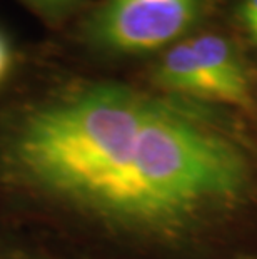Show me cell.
I'll return each mask as SVG.
<instances>
[{"mask_svg": "<svg viewBox=\"0 0 257 259\" xmlns=\"http://www.w3.org/2000/svg\"><path fill=\"white\" fill-rule=\"evenodd\" d=\"M249 184L242 151L177 97L54 69L0 96V226L82 256L177 251Z\"/></svg>", "mask_w": 257, "mask_h": 259, "instance_id": "6da1fadb", "label": "cell"}, {"mask_svg": "<svg viewBox=\"0 0 257 259\" xmlns=\"http://www.w3.org/2000/svg\"><path fill=\"white\" fill-rule=\"evenodd\" d=\"M204 0H107L84 27V42L106 56L169 49L199 20Z\"/></svg>", "mask_w": 257, "mask_h": 259, "instance_id": "7a4b0ae2", "label": "cell"}, {"mask_svg": "<svg viewBox=\"0 0 257 259\" xmlns=\"http://www.w3.org/2000/svg\"><path fill=\"white\" fill-rule=\"evenodd\" d=\"M202 67L216 89L217 102L250 109L252 92L247 69L236 46L221 35H197L189 38Z\"/></svg>", "mask_w": 257, "mask_h": 259, "instance_id": "3957f363", "label": "cell"}, {"mask_svg": "<svg viewBox=\"0 0 257 259\" xmlns=\"http://www.w3.org/2000/svg\"><path fill=\"white\" fill-rule=\"evenodd\" d=\"M152 82L172 97L217 101L216 89L189 40L174 44L154 64Z\"/></svg>", "mask_w": 257, "mask_h": 259, "instance_id": "277c9868", "label": "cell"}, {"mask_svg": "<svg viewBox=\"0 0 257 259\" xmlns=\"http://www.w3.org/2000/svg\"><path fill=\"white\" fill-rule=\"evenodd\" d=\"M0 259H89L45 236L0 226Z\"/></svg>", "mask_w": 257, "mask_h": 259, "instance_id": "5b68a950", "label": "cell"}, {"mask_svg": "<svg viewBox=\"0 0 257 259\" xmlns=\"http://www.w3.org/2000/svg\"><path fill=\"white\" fill-rule=\"evenodd\" d=\"M20 67L19 54L12 40L0 30V96L14 84Z\"/></svg>", "mask_w": 257, "mask_h": 259, "instance_id": "8992f818", "label": "cell"}, {"mask_svg": "<svg viewBox=\"0 0 257 259\" xmlns=\"http://www.w3.org/2000/svg\"><path fill=\"white\" fill-rule=\"evenodd\" d=\"M236 17L249 42L257 47V0H240Z\"/></svg>", "mask_w": 257, "mask_h": 259, "instance_id": "52a82bcc", "label": "cell"}, {"mask_svg": "<svg viewBox=\"0 0 257 259\" xmlns=\"http://www.w3.org/2000/svg\"><path fill=\"white\" fill-rule=\"evenodd\" d=\"M34 4H37L42 10H47V12L56 14L59 10H64L67 5L72 2V0H32Z\"/></svg>", "mask_w": 257, "mask_h": 259, "instance_id": "ba28073f", "label": "cell"}]
</instances>
